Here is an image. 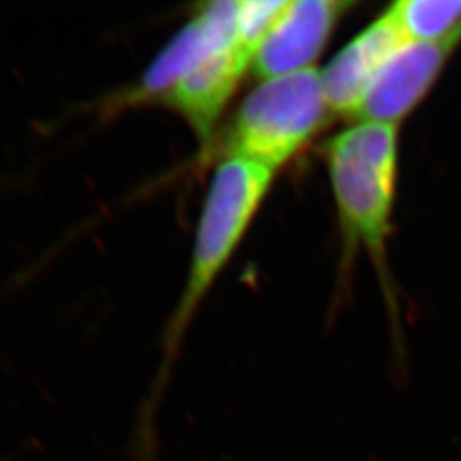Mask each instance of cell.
I'll return each instance as SVG.
<instances>
[{"instance_id": "obj_4", "label": "cell", "mask_w": 461, "mask_h": 461, "mask_svg": "<svg viewBox=\"0 0 461 461\" xmlns=\"http://www.w3.org/2000/svg\"><path fill=\"white\" fill-rule=\"evenodd\" d=\"M240 0H217L200 7L165 49L149 64L137 83L93 104L101 118H112L127 108L159 103L203 60L238 45Z\"/></svg>"}, {"instance_id": "obj_9", "label": "cell", "mask_w": 461, "mask_h": 461, "mask_svg": "<svg viewBox=\"0 0 461 461\" xmlns=\"http://www.w3.org/2000/svg\"><path fill=\"white\" fill-rule=\"evenodd\" d=\"M388 9L411 41H461V0H398Z\"/></svg>"}, {"instance_id": "obj_7", "label": "cell", "mask_w": 461, "mask_h": 461, "mask_svg": "<svg viewBox=\"0 0 461 461\" xmlns=\"http://www.w3.org/2000/svg\"><path fill=\"white\" fill-rule=\"evenodd\" d=\"M411 41L388 9L364 28L321 70V84L331 115L354 118L379 70L396 50Z\"/></svg>"}, {"instance_id": "obj_8", "label": "cell", "mask_w": 461, "mask_h": 461, "mask_svg": "<svg viewBox=\"0 0 461 461\" xmlns=\"http://www.w3.org/2000/svg\"><path fill=\"white\" fill-rule=\"evenodd\" d=\"M251 60L253 53L240 45L219 51L188 72L159 103L180 113L198 139L205 142L245 72L251 68Z\"/></svg>"}, {"instance_id": "obj_2", "label": "cell", "mask_w": 461, "mask_h": 461, "mask_svg": "<svg viewBox=\"0 0 461 461\" xmlns=\"http://www.w3.org/2000/svg\"><path fill=\"white\" fill-rule=\"evenodd\" d=\"M276 171L238 156H224L215 166L202 212L182 297L166 331V359L175 357L200 304L243 241L258 214Z\"/></svg>"}, {"instance_id": "obj_1", "label": "cell", "mask_w": 461, "mask_h": 461, "mask_svg": "<svg viewBox=\"0 0 461 461\" xmlns=\"http://www.w3.org/2000/svg\"><path fill=\"white\" fill-rule=\"evenodd\" d=\"M331 194L346 247L363 248L386 276L398 171V127L356 122L325 148Z\"/></svg>"}, {"instance_id": "obj_6", "label": "cell", "mask_w": 461, "mask_h": 461, "mask_svg": "<svg viewBox=\"0 0 461 461\" xmlns=\"http://www.w3.org/2000/svg\"><path fill=\"white\" fill-rule=\"evenodd\" d=\"M458 43L407 41L396 50L371 84L356 122L398 127L428 96Z\"/></svg>"}, {"instance_id": "obj_5", "label": "cell", "mask_w": 461, "mask_h": 461, "mask_svg": "<svg viewBox=\"0 0 461 461\" xmlns=\"http://www.w3.org/2000/svg\"><path fill=\"white\" fill-rule=\"evenodd\" d=\"M350 5L344 0H287L279 19L253 53L251 72L264 81L313 68Z\"/></svg>"}, {"instance_id": "obj_10", "label": "cell", "mask_w": 461, "mask_h": 461, "mask_svg": "<svg viewBox=\"0 0 461 461\" xmlns=\"http://www.w3.org/2000/svg\"><path fill=\"white\" fill-rule=\"evenodd\" d=\"M285 5L287 0H240L238 45L255 53Z\"/></svg>"}, {"instance_id": "obj_3", "label": "cell", "mask_w": 461, "mask_h": 461, "mask_svg": "<svg viewBox=\"0 0 461 461\" xmlns=\"http://www.w3.org/2000/svg\"><path fill=\"white\" fill-rule=\"evenodd\" d=\"M330 116L321 72L314 67L264 79L230 122L226 156L277 171L321 131Z\"/></svg>"}]
</instances>
